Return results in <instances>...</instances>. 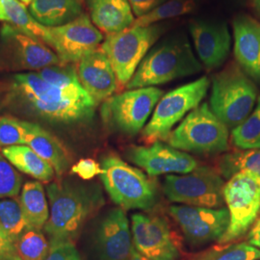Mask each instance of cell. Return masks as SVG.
Wrapping results in <instances>:
<instances>
[{
  "instance_id": "cell-21",
  "label": "cell",
  "mask_w": 260,
  "mask_h": 260,
  "mask_svg": "<svg viewBox=\"0 0 260 260\" xmlns=\"http://www.w3.org/2000/svg\"><path fill=\"white\" fill-rule=\"evenodd\" d=\"M22 123L25 129V145L48 162L58 177L65 174L70 167L71 158L63 144L37 123L24 121H22Z\"/></svg>"
},
{
  "instance_id": "cell-24",
  "label": "cell",
  "mask_w": 260,
  "mask_h": 260,
  "mask_svg": "<svg viewBox=\"0 0 260 260\" xmlns=\"http://www.w3.org/2000/svg\"><path fill=\"white\" fill-rule=\"evenodd\" d=\"M2 155L20 172L40 181L49 182L54 177L55 171L52 166L28 146L18 145L4 148Z\"/></svg>"
},
{
  "instance_id": "cell-16",
  "label": "cell",
  "mask_w": 260,
  "mask_h": 260,
  "mask_svg": "<svg viewBox=\"0 0 260 260\" xmlns=\"http://www.w3.org/2000/svg\"><path fill=\"white\" fill-rule=\"evenodd\" d=\"M126 157L150 177L186 175L198 168L195 158L160 141L150 146H132L126 152Z\"/></svg>"
},
{
  "instance_id": "cell-38",
  "label": "cell",
  "mask_w": 260,
  "mask_h": 260,
  "mask_svg": "<svg viewBox=\"0 0 260 260\" xmlns=\"http://www.w3.org/2000/svg\"><path fill=\"white\" fill-rule=\"evenodd\" d=\"M18 256L15 244L0 223V260H10Z\"/></svg>"
},
{
  "instance_id": "cell-23",
  "label": "cell",
  "mask_w": 260,
  "mask_h": 260,
  "mask_svg": "<svg viewBox=\"0 0 260 260\" xmlns=\"http://www.w3.org/2000/svg\"><path fill=\"white\" fill-rule=\"evenodd\" d=\"M83 0H33L29 5L31 16L46 27L67 24L83 13Z\"/></svg>"
},
{
  "instance_id": "cell-45",
  "label": "cell",
  "mask_w": 260,
  "mask_h": 260,
  "mask_svg": "<svg viewBox=\"0 0 260 260\" xmlns=\"http://www.w3.org/2000/svg\"><path fill=\"white\" fill-rule=\"evenodd\" d=\"M19 1H20V2H22V3H23V0H19ZM23 4H24V3H23Z\"/></svg>"
},
{
  "instance_id": "cell-28",
  "label": "cell",
  "mask_w": 260,
  "mask_h": 260,
  "mask_svg": "<svg viewBox=\"0 0 260 260\" xmlns=\"http://www.w3.org/2000/svg\"><path fill=\"white\" fill-rule=\"evenodd\" d=\"M183 260H260V250L248 242L218 244Z\"/></svg>"
},
{
  "instance_id": "cell-2",
  "label": "cell",
  "mask_w": 260,
  "mask_h": 260,
  "mask_svg": "<svg viewBox=\"0 0 260 260\" xmlns=\"http://www.w3.org/2000/svg\"><path fill=\"white\" fill-rule=\"evenodd\" d=\"M50 215L45 232L50 242H74L86 223L104 205L98 183L57 181L48 184Z\"/></svg>"
},
{
  "instance_id": "cell-20",
  "label": "cell",
  "mask_w": 260,
  "mask_h": 260,
  "mask_svg": "<svg viewBox=\"0 0 260 260\" xmlns=\"http://www.w3.org/2000/svg\"><path fill=\"white\" fill-rule=\"evenodd\" d=\"M234 56L246 75L260 82V22L249 16L233 21Z\"/></svg>"
},
{
  "instance_id": "cell-19",
  "label": "cell",
  "mask_w": 260,
  "mask_h": 260,
  "mask_svg": "<svg viewBox=\"0 0 260 260\" xmlns=\"http://www.w3.org/2000/svg\"><path fill=\"white\" fill-rule=\"evenodd\" d=\"M76 72L84 90L96 104L111 98L118 89L119 82L111 63L100 47L84 56Z\"/></svg>"
},
{
  "instance_id": "cell-1",
  "label": "cell",
  "mask_w": 260,
  "mask_h": 260,
  "mask_svg": "<svg viewBox=\"0 0 260 260\" xmlns=\"http://www.w3.org/2000/svg\"><path fill=\"white\" fill-rule=\"evenodd\" d=\"M7 100L14 107L44 120H90L96 103L79 82L75 66H50L37 73L12 77Z\"/></svg>"
},
{
  "instance_id": "cell-25",
  "label": "cell",
  "mask_w": 260,
  "mask_h": 260,
  "mask_svg": "<svg viewBox=\"0 0 260 260\" xmlns=\"http://www.w3.org/2000/svg\"><path fill=\"white\" fill-rule=\"evenodd\" d=\"M20 205L29 229L41 231L49 218L44 187L38 181L25 183L20 196Z\"/></svg>"
},
{
  "instance_id": "cell-40",
  "label": "cell",
  "mask_w": 260,
  "mask_h": 260,
  "mask_svg": "<svg viewBox=\"0 0 260 260\" xmlns=\"http://www.w3.org/2000/svg\"><path fill=\"white\" fill-rule=\"evenodd\" d=\"M129 260H150L148 258V257H146V256H144L143 254H141L139 251H136L135 250V248L133 247V249H132V251H131V254H130Z\"/></svg>"
},
{
  "instance_id": "cell-10",
  "label": "cell",
  "mask_w": 260,
  "mask_h": 260,
  "mask_svg": "<svg viewBox=\"0 0 260 260\" xmlns=\"http://www.w3.org/2000/svg\"><path fill=\"white\" fill-rule=\"evenodd\" d=\"M55 51L6 22L0 30V70L36 73L61 65Z\"/></svg>"
},
{
  "instance_id": "cell-27",
  "label": "cell",
  "mask_w": 260,
  "mask_h": 260,
  "mask_svg": "<svg viewBox=\"0 0 260 260\" xmlns=\"http://www.w3.org/2000/svg\"><path fill=\"white\" fill-rule=\"evenodd\" d=\"M219 170L228 179L237 173L246 172L260 183V149L237 150L224 154L219 161Z\"/></svg>"
},
{
  "instance_id": "cell-7",
  "label": "cell",
  "mask_w": 260,
  "mask_h": 260,
  "mask_svg": "<svg viewBox=\"0 0 260 260\" xmlns=\"http://www.w3.org/2000/svg\"><path fill=\"white\" fill-rule=\"evenodd\" d=\"M209 85V79L203 76L164 94L156 104L150 121L143 128L144 140L148 144L167 140L177 122L202 103Z\"/></svg>"
},
{
  "instance_id": "cell-14",
  "label": "cell",
  "mask_w": 260,
  "mask_h": 260,
  "mask_svg": "<svg viewBox=\"0 0 260 260\" xmlns=\"http://www.w3.org/2000/svg\"><path fill=\"white\" fill-rule=\"evenodd\" d=\"M131 234L135 250L150 260H179L181 249L166 218L156 214L134 213Z\"/></svg>"
},
{
  "instance_id": "cell-41",
  "label": "cell",
  "mask_w": 260,
  "mask_h": 260,
  "mask_svg": "<svg viewBox=\"0 0 260 260\" xmlns=\"http://www.w3.org/2000/svg\"><path fill=\"white\" fill-rule=\"evenodd\" d=\"M0 20L5 21V22H9V18L6 14V11L4 9V6H3V3H2L1 0H0Z\"/></svg>"
},
{
  "instance_id": "cell-13",
  "label": "cell",
  "mask_w": 260,
  "mask_h": 260,
  "mask_svg": "<svg viewBox=\"0 0 260 260\" xmlns=\"http://www.w3.org/2000/svg\"><path fill=\"white\" fill-rule=\"evenodd\" d=\"M168 211L180 229L186 243L193 248L219 242L230 224L226 207L171 205Z\"/></svg>"
},
{
  "instance_id": "cell-42",
  "label": "cell",
  "mask_w": 260,
  "mask_h": 260,
  "mask_svg": "<svg viewBox=\"0 0 260 260\" xmlns=\"http://www.w3.org/2000/svg\"><path fill=\"white\" fill-rule=\"evenodd\" d=\"M253 3V6L255 10L257 11V13L260 15V0H251Z\"/></svg>"
},
{
  "instance_id": "cell-5",
  "label": "cell",
  "mask_w": 260,
  "mask_h": 260,
  "mask_svg": "<svg viewBox=\"0 0 260 260\" xmlns=\"http://www.w3.org/2000/svg\"><path fill=\"white\" fill-rule=\"evenodd\" d=\"M257 90L251 79L237 67L231 66L212 80L210 109L229 128H234L251 114Z\"/></svg>"
},
{
  "instance_id": "cell-12",
  "label": "cell",
  "mask_w": 260,
  "mask_h": 260,
  "mask_svg": "<svg viewBox=\"0 0 260 260\" xmlns=\"http://www.w3.org/2000/svg\"><path fill=\"white\" fill-rule=\"evenodd\" d=\"M163 91L156 87L132 89L112 95L102 107L104 121L126 135H136L145 127Z\"/></svg>"
},
{
  "instance_id": "cell-9",
  "label": "cell",
  "mask_w": 260,
  "mask_h": 260,
  "mask_svg": "<svg viewBox=\"0 0 260 260\" xmlns=\"http://www.w3.org/2000/svg\"><path fill=\"white\" fill-rule=\"evenodd\" d=\"M223 200L230 214V224L218 244H230L250 231L260 213V183L255 177L240 172L223 186Z\"/></svg>"
},
{
  "instance_id": "cell-35",
  "label": "cell",
  "mask_w": 260,
  "mask_h": 260,
  "mask_svg": "<svg viewBox=\"0 0 260 260\" xmlns=\"http://www.w3.org/2000/svg\"><path fill=\"white\" fill-rule=\"evenodd\" d=\"M46 260H82L74 242H50Z\"/></svg>"
},
{
  "instance_id": "cell-32",
  "label": "cell",
  "mask_w": 260,
  "mask_h": 260,
  "mask_svg": "<svg viewBox=\"0 0 260 260\" xmlns=\"http://www.w3.org/2000/svg\"><path fill=\"white\" fill-rule=\"evenodd\" d=\"M15 247L21 260H46L50 246L41 231L29 229L19 236Z\"/></svg>"
},
{
  "instance_id": "cell-17",
  "label": "cell",
  "mask_w": 260,
  "mask_h": 260,
  "mask_svg": "<svg viewBox=\"0 0 260 260\" xmlns=\"http://www.w3.org/2000/svg\"><path fill=\"white\" fill-rule=\"evenodd\" d=\"M133 249L127 217L121 208L103 215L93 235V250L99 260H129Z\"/></svg>"
},
{
  "instance_id": "cell-44",
  "label": "cell",
  "mask_w": 260,
  "mask_h": 260,
  "mask_svg": "<svg viewBox=\"0 0 260 260\" xmlns=\"http://www.w3.org/2000/svg\"><path fill=\"white\" fill-rule=\"evenodd\" d=\"M10 260H21L19 258V256H16V257H14V258H12V259Z\"/></svg>"
},
{
  "instance_id": "cell-22",
  "label": "cell",
  "mask_w": 260,
  "mask_h": 260,
  "mask_svg": "<svg viewBox=\"0 0 260 260\" xmlns=\"http://www.w3.org/2000/svg\"><path fill=\"white\" fill-rule=\"evenodd\" d=\"M92 22L107 35L130 27L134 14L128 0H86Z\"/></svg>"
},
{
  "instance_id": "cell-15",
  "label": "cell",
  "mask_w": 260,
  "mask_h": 260,
  "mask_svg": "<svg viewBox=\"0 0 260 260\" xmlns=\"http://www.w3.org/2000/svg\"><path fill=\"white\" fill-rule=\"evenodd\" d=\"M49 32L51 48L64 65L78 63L103 41V33L85 14L67 24L49 28Z\"/></svg>"
},
{
  "instance_id": "cell-39",
  "label": "cell",
  "mask_w": 260,
  "mask_h": 260,
  "mask_svg": "<svg viewBox=\"0 0 260 260\" xmlns=\"http://www.w3.org/2000/svg\"><path fill=\"white\" fill-rule=\"evenodd\" d=\"M248 243L260 250V217L256 219L249 231Z\"/></svg>"
},
{
  "instance_id": "cell-31",
  "label": "cell",
  "mask_w": 260,
  "mask_h": 260,
  "mask_svg": "<svg viewBox=\"0 0 260 260\" xmlns=\"http://www.w3.org/2000/svg\"><path fill=\"white\" fill-rule=\"evenodd\" d=\"M195 7L194 0H168L147 15L137 18L132 25L139 27L154 25L159 21L174 19L191 13Z\"/></svg>"
},
{
  "instance_id": "cell-26",
  "label": "cell",
  "mask_w": 260,
  "mask_h": 260,
  "mask_svg": "<svg viewBox=\"0 0 260 260\" xmlns=\"http://www.w3.org/2000/svg\"><path fill=\"white\" fill-rule=\"evenodd\" d=\"M9 18V23L13 24L30 37L35 38L51 48V35L49 28L40 24L34 19L26 5L19 0H1Z\"/></svg>"
},
{
  "instance_id": "cell-11",
  "label": "cell",
  "mask_w": 260,
  "mask_h": 260,
  "mask_svg": "<svg viewBox=\"0 0 260 260\" xmlns=\"http://www.w3.org/2000/svg\"><path fill=\"white\" fill-rule=\"evenodd\" d=\"M224 181L210 167H198L186 175H169L163 183L168 200L179 205L220 208L223 207Z\"/></svg>"
},
{
  "instance_id": "cell-18",
  "label": "cell",
  "mask_w": 260,
  "mask_h": 260,
  "mask_svg": "<svg viewBox=\"0 0 260 260\" xmlns=\"http://www.w3.org/2000/svg\"><path fill=\"white\" fill-rule=\"evenodd\" d=\"M190 33L196 52L206 69L213 70L223 65L232 46V36L225 23L194 20L190 24Z\"/></svg>"
},
{
  "instance_id": "cell-6",
  "label": "cell",
  "mask_w": 260,
  "mask_h": 260,
  "mask_svg": "<svg viewBox=\"0 0 260 260\" xmlns=\"http://www.w3.org/2000/svg\"><path fill=\"white\" fill-rule=\"evenodd\" d=\"M167 142L173 148L185 152L221 153L229 148V127L207 103H203L172 130Z\"/></svg>"
},
{
  "instance_id": "cell-29",
  "label": "cell",
  "mask_w": 260,
  "mask_h": 260,
  "mask_svg": "<svg viewBox=\"0 0 260 260\" xmlns=\"http://www.w3.org/2000/svg\"><path fill=\"white\" fill-rule=\"evenodd\" d=\"M0 223L15 244L19 236L29 230L20 201L15 198L0 200Z\"/></svg>"
},
{
  "instance_id": "cell-33",
  "label": "cell",
  "mask_w": 260,
  "mask_h": 260,
  "mask_svg": "<svg viewBox=\"0 0 260 260\" xmlns=\"http://www.w3.org/2000/svg\"><path fill=\"white\" fill-rule=\"evenodd\" d=\"M22 121L12 117H0V148L25 145Z\"/></svg>"
},
{
  "instance_id": "cell-30",
  "label": "cell",
  "mask_w": 260,
  "mask_h": 260,
  "mask_svg": "<svg viewBox=\"0 0 260 260\" xmlns=\"http://www.w3.org/2000/svg\"><path fill=\"white\" fill-rule=\"evenodd\" d=\"M232 141L242 150L260 149V96L249 117L233 128Z\"/></svg>"
},
{
  "instance_id": "cell-36",
  "label": "cell",
  "mask_w": 260,
  "mask_h": 260,
  "mask_svg": "<svg viewBox=\"0 0 260 260\" xmlns=\"http://www.w3.org/2000/svg\"><path fill=\"white\" fill-rule=\"evenodd\" d=\"M71 171L83 180H90L96 176H102L103 174L102 166L91 158L79 160L72 167Z\"/></svg>"
},
{
  "instance_id": "cell-3",
  "label": "cell",
  "mask_w": 260,
  "mask_h": 260,
  "mask_svg": "<svg viewBox=\"0 0 260 260\" xmlns=\"http://www.w3.org/2000/svg\"><path fill=\"white\" fill-rule=\"evenodd\" d=\"M202 71L203 64L194 55L187 38H172L149 51L126 88L154 87Z\"/></svg>"
},
{
  "instance_id": "cell-8",
  "label": "cell",
  "mask_w": 260,
  "mask_h": 260,
  "mask_svg": "<svg viewBox=\"0 0 260 260\" xmlns=\"http://www.w3.org/2000/svg\"><path fill=\"white\" fill-rule=\"evenodd\" d=\"M162 33L159 25L133 26L107 35L102 49L107 55L120 85H127L149 48Z\"/></svg>"
},
{
  "instance_id": "cell-34",
  "label": "cell",
  "mask_w": 260,
  "mask_h": 260,
  "mask_svg": "<svg viewBox=\"0 0 260 260\" xmlns=\"http://www.w3.org/2000/svg\"><path fill=\"white\" fill-rule=\"evenodd\" d=\"M21 177L3 155H0V199L13 198L19 194Z\"/></svg>"
},
{
  "instance_id": "cell-43",
  "label": "cell",
  "mask_w": 260,
  "mask_h": 260,
  "mask_svg": "<svg viewBox=\"0 0 260 260\" xmlns=\"http://www.w3.org/2000/svg\"><path fill=\"white\" fill-rule=\"evenodd\" d=\"M32 1H33V0H23V3H24L25 5H30Z\"/></svg>"
},
{
  "instance_id": "cell-4",
  "label": "cell",
  "mask_w": 260,
  "mask_h": 260,
  "mask_svg": "<svg viewBox=\"0 0 260 260\" xmlns=\"http://www.w3.org/2000/svg\"><path fill=\"white\" fill-rule=\"evenodd\" d=\"M102 180L112 201L124 210H150L157 204L155 182L140 169L109 155L102 163Z\"/></svg>"
},
{
  "instance_id": "cell-37",
  "label": "cell",
  "mask_w": 260,
  "mask_h": 260,
  "mask_svg": "<svg viewBox=\"0 0 260 260\" xmlns=\"http://www.w3.org/2000/svg\"><path fill=\"white\" fill-rule=\"evenodd\" d=\"M168 0H128L134 16L141 18Z\"/></svg>"
}]
</instances>
